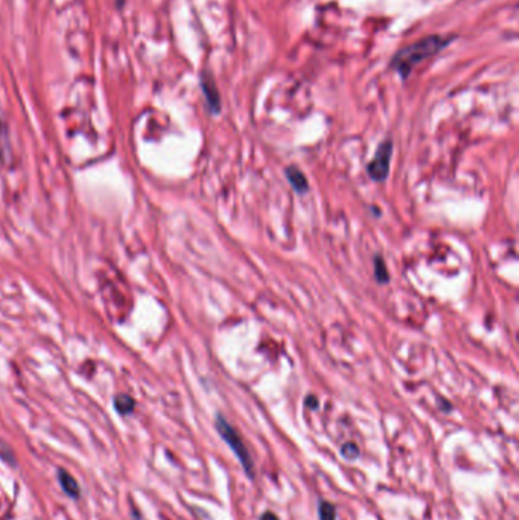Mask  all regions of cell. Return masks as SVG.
Here are the masks:
<instances>
[{
    "instance_id": "6da1fadb",
    "label": "cell",
    "mask_w": 519,
    "mask_h": 520,
    "mask_svg": "<svg viewBox=\"0 0 519 520\" xmlns=\"http://www.w3.org/2000/svg\"><path fill=\"white\" fill-rule=\"evenodd\" d=\"M455 38L457 35L454 34L448 35L433 34L420 38V40L399 49V51L391 56L390 68H393L402 80H407L416 66L445 51L449 44L455 42Z\"/></svg>"
},
{
    "instance_id": "7a4b0ae2",
    "label": "cell",
    "mask_w": 519,
    "mask_h": 520,
    "mask_svg": "<svg viewBox=\"0 0 519 520\" xmlns=\"http://www.w3.org/2000/svg\"><path fill=\"white\" fill-rule=\"evenodd\" d=\"M215 425H217V429H218V433H220L221 438L224 441H226V443L230 446V449L233 450V454L237 455V458L241 461V464H242L244 470H246V472H247L249 478H253V463H251V458H250V454H249V450H247L246 445L242 443V440H241L239 434L232 428V425L222 416H218L217 417V421H215Z\"/></svg>"
},
{
    "instance_id": "3957f363",
    "label": "cell",
    "mask_w": 519,
    "mask_h": 520,
    "mask_svg": "<svg viewBox=\"0 0 519 520\" xmlns=\"http://www.w3.org/2000/svg\"><path fill=\"white\" fill-rule=\"evenodd\" d=\"M391 154H393V142L391 140H384L378 146L374 159H371V162L367 166V172L371 180H375L378 183L386 181L390 172Z\"/></svg>"
},
{
    "instance_id": "277c9868",
    "label": "cell",
    "mask_w": 519,
    "mask_h": 520,
    "mask_svg": "<svg viewBox=\"0 0 519 520\" xmlns=\"http://www.w3.org/2000/svg\"><path fill=\"white\" fill-rule=\"evenodd\" d=\"M200 84H201V90L205 97V102H208L209 110L213 114H218L221 111V96H220L217 84H215L212 73H209L208 71L201 72Z\"/></svg>"
},
{
    "instance_id": "5b68a950",
    "label": "cell",
    "mask_w": 519,
    "mask_h": 520,
    "mask_svg": "<svg viewBox=\"0 0 519 520\" xmlns=\"http://www.w3.org/2000/svg\"><path fill=\"white\" fill-rule=\"evenodd\" d=\"M287 179L290 181V184L292 186V189L296 191L297 193H306L309 191V184L306 176L303 175V172L297 168V166H288L287 168Z\"/></svg>"
},
{
    "instance_id": "8992f818",
    "label": "cell",
    "mask_w": 519,
    "mask_h": 520,
    "mask_svg": "<svg viewBox=\"0 0 519 520\" xmlns=\"http://www.w3.org/2000/svg\"><path fill=\"white\" fill-rule=\"evenodd\" d=\"M58 479H60L61 488L64 490L66 495H68L71 497L80 496V485H78L75 478L72 475H68L66 470H60V472H58Z\"/></svg>"
},
{
    "instance_id": "52a82bcc",
    "label": "cell",
    "mask_w": 519,
    "mask_h": 520,
    "mask_svg": "<svg viewBox=\"0 0 519 520\" xmlns=\"http://www.w3.org/2000/svg\"><path fill=\"white\" fill-rule=\"evenodd\" d=\"M134 406H136V404H134V400H133L130 396L122 394V396H117V397L114 399V408H116V409H117V412H119V414H122V416L131 414L133 409H134Z\"/></svg>"
},
{
    "instance_id": "ba28073f",
    "label": "cell",
    "mask_w": 519,
    "mask_h": 520,
    "mask_svg": "<svg viewBox=\"0 0 519 520\" xmlns=\"http://www.w3.org/2000/svg\"><path fill=\"white\" fill-rule=\"evenodd\" d=\"M375 277L379 283H387L390 280L388 271H387V265L384 262V259L381 256L375 258Z\"/></svg>"
},
{
    "instance_id": "9c48e42d",
    "label": "cell",
    "mask_w": 519,
    "mask_h": 520,
    "mask_svg": "<svg viewBox=\"0 0 519 520\" xmlns=\"http://www.w3.org/2000/svg\"><path fill=\"white\" fill-rule=\"evenodd\" d=\"M318 516H320V520H337L335 507L329 502H320Z\"/></svg>"
},
{
    "instance_id": "30bf717a",
    "label": "cell",
    "mask_w": 519,
    "mask_h": 520,
    "mask_svg": "<svg viewBox=\"0 0 519 520\" xmlns=\"http://www.w3.org/2000/svg\"><path fill=\"white\" fill-rule=\"evenodd\" d=\"M341 455L345 456L346 459H349V461H354V459H357L359 456V450H358V447L354 443H347V445L342 446Z\"/></svg>"
},
{
    "instance_id": "8fae6325",
    "label": "cell",
    "mask_w": 519,
    "mask_h": 520,
    "mask_svg": "<svg viewBox=\"0 0 519 520\" xmlns=\"http://www.w3.org/2000/svg\"><path fill=\"white\" fill-rule=\"evenodd\" d=\"M0 458H2L5 463H9V464H16V456L13 454V450L9 449L6 446V443H4L2 440H0Z\"/></svg>"
},
{
    "instance_id": "7c38bea8",
    "label": "cell",
    "mask_w": 519,
    "mask_h": 520,
    "mask_svg": "<svg viewBox=\"0 0 519 520\" xmlns=\"http://www.w3.org/2000/svg\"><path fill=\"white\" fill-rule=\"evenodd\" d=\"M5 151H6V126L2 119V114H0V157H4Z\"/></svg>"
},
{
    "instance_id": "4fadbf2b",
    "label": "cell",
    "mask_w": 519,
    "mask_h": 520,
    "mask_svg": "<svg viewBox=\"0 0 519 520\" xmlns=\"http://www.w3.org/2000/svg\"><path fill=\"white\" fill-rule=\"evenodd\" d=\"M306 405L309 406V408H317V405H318V401H317V397H314V396H309L308 399H306Z\"/></svg>"
},
{
    "instance_id": "5bb4252c",
    "label": "cell",
    "mask_w": 519,
    "mask_h": 520,
    "mask_svg": "<svg viewBox=\"0 0 519 520\" xmlns=\"http://www.w3.org/2000/svg\"><path fill=\"white\" fill-rule=\"evenodd\" d=\"M261 520H279L276 516H274L273 513H266V514H263L262 517H261Z\"/></svg>"
},
{
    "instance_id": "9a60e30c",
    "label": "cell",
    "mask_w": 519,
    "mask_h": 520,
    "mask_svg": "<svg viewBox=\"0 0 519 520\" xmlns=\"http://www.w3.org/2000/svg\"><path fill=\"white\" fill-rule=\"evenodd\" d=\"M116 5L117 8H122L125 5V0H116Z\"/></svg>"
}]
</instances>
